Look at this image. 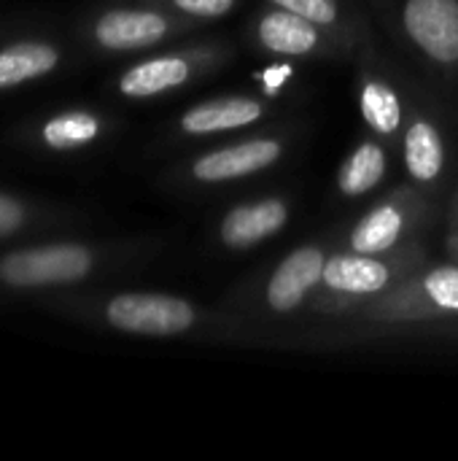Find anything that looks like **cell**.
<instances>
[{
    "label": "cell",
    "instance_id": "cell-1",
    "mask_svg": "<svg viewBox=\"0 0 458 461\" xmlns=\"http://www.w3.org/2000/svg\"><path fill=\"white\" fill-rule=\"evenodd\" d=\"M424 267V254L418 251H394L389 254H335L327 259L324 278H321V297L316 300L319 308L327 311H351L356 313L373 297L389 292L402 278Z\"/></svg>",
    "mask_w": 458,
    "mask_h": 461
},
{
    "label": "cell",
    "instance_id": "cell-2",
    "mask_svg": "<svg viewBox=\"0 0 458 461\" xmlns=\"http://www.w3.org/2000/svg\"><path fill=\"white\" fill-rule=\"evenodd\" d=\"M359 316L373 321H424L458 316V262L421 267L389 292L364 303Z\"/></svg>",
    "mask_w": 458,
    "mask_h": 461
},
{
    "label": "cell",
    "instance_id": "cell-3",
    "mask_svg": "<svg viewBox=\"0 0 458 461\" xmlns=\"http://www.w3.org/2000/svg\"><path fill=\"white\" fill-rule=\"evenodd\" d=\"M105 316L116 330L148 338L184 335L197 324L194 305L167 294H119L108 303Z\"/></svg>",
    "mask_w": 458,
    "mask_h": 461
},
{
    "label": "cell",
    "instance_id": "cell-4",
    "mask_svg": "<svg viewBox=\"0 0 458 461\" xmlns=\"http://www.w3.org/2000/svg\"><path fill=\"white\" fill-rule=\"evenodd\" d=\"M92 270V254L81 246H46L11 254L0 262V278L11 286L70 284Z\"/></svg>",
    "mask_w": 458,
    "mask_h": 461
},
{
    "label": "cell",
    "instance_id": "cell-5",
    "mask_svg": "<svg viewBox=\"0 0 458 461\" xmlns=\"http://www.w3.org/2000/svg\"><path fill=\"white\" fill-rule=\"evenodd\" d=\"M402 22L429 59L458 62V0H405Z\"/></svg>",
    "mask_w": 458,
    "mask_h": 461
},
{
    "label": "cell",
    "instance_id": "cell-6",
    "mask_svg": "<svg viewBox=\"0 0 458 461\" xmlns=\"http://www.w3.org/2000/svg\"><path fill=\"white\" fill-rule=\"evenodd\" d=\"M327 267V254L319 246L294 249L267 281V305L275 313L297 311L313 292L321 286Z\"/></svg>",
    "mask_w": 458,
    "mask_h": 461
},
{
    "label": "cell",
    "instance_id": "cell-7",
    "mask_svg": "<svg viewBox=\"0 0 458 461\" xmlns=\"http://www.w3.org/2000/svg\"><path fill=\"white\" fill-rule=\"evenodd\" d=\"M283 154V143L275 138H254L235 146H224L216 151L202 154L192 165V176L202 184H219L243 178L251 173H259L270 165H275Z\"/></svg>",
    "mask_w": 458,
    "mask_h": 461
},
{
    "label": "cell",
    "instance_id": "cell-8",
    "mask_svg": "<svg viewBox=\"0 0 458 461\" xmlns=\"http://www.w3.org/2000/svg\"><path fill=\"white\" fill-rule=\"evenodd\" d=\"M416 211V197L397 194L375 208H370L359 224L348 235V251L356 254H391L400 249V240L410 224V216Z\"/></svg>",
    "mask_w": 458,
    "mask_h": 461
},
{
    "label": "cell",
    "instance_id": "cell-9",
    "mask_svg": "<svg viewBox=\"0 0 458 461\" xmlns=\"http://www.w3.org/2000/svg\"><path fill=\"white\" fill-rule=\"evenodd\" d=\"M289 221V205L278 197L254 200L235 205L219 227L221 243L232 251H243L256 246L259 240L281 232Z\"/></svg>",
    "mask_w": 458,
    "mask_h": 461
},
{
    "label": "cell",
    "instance_id": "cell-10",
    "mask_svg": "<svg viewBox=\"0 0 458 461\" xmlns=\"http://www.w3.org/2000/svg\"><path fill=\"white\" fill-rule=\"evenodd\" d=\"M170 24L157 11H135V8H119L100 16L94 35L105 49L127 51V49H143L154 46L167 35Z\"/></svg>",
    "mask_w": 458,
    "mask_h": 461
},
{
    "label": "cell",
    "instance_id": "cell-11",
    "mask_svg": "<svg viewBox=\"0 0 458 461\" xmlns=\"http://www.w3.org/2000/svg\"><path fill=\"white\" fill-rule=\"evenodd\" d=\"M262 116H265V105L259 100L229 95V97L205 100L189 108L181 116V130L189 135H213V132H227V130L254 124Z\"/></svg>",
    "mask_w": 458,
    "mask_h": 461
},
{
    "label": "cell",
    "instance_id": "cell-12",
    "mask_svg": "<svg viewBox=\"0 0 458 461\" xmlns=\"http://www.w3.org/2000/svg\"><path fill=\"white\" fill-rule=\"evenodd\" d=\"M256 38L267 51L286 54V57H302L310 54L319 46V24L292 14L286 8L267 11L256 24Z\"/></svg>",
    "mask_w": 458,
    "mask_h": 461
},
{
    "label": "cell",
    "instance_id": "cell-13",
    "mask_svg": "<svg viewBox=\"0 0 458 461\" xmlns=\"http://www.w3.org/2000/svg\"><path fill=\"white\" fill-rule=\"evenodd\" d=\"M402 151H405V167L413 181L432 184L440 178L445 167V143L440 130L429 119L410 122V127L405 130Z\"/></svg>",
    "mask_w": 458,
    "mask_h": 461
},
{
    "label": "cell",
    "instance_id": "cell-14",
    "mask_svg": "<svg viewBox=\"0 0 458 461\" xmlns=\"http://www.w3.org/2000/svg\"><path fill=\"white\" fill-rule=\"evenodd\" d=\"M189 76H192V62L186 57H154L130 68L121 76L119 89L127 97H154L159 92L181 86Z\"/></svg>",
    "mask_w": 458,
    "mask_h": 461
},
{
    "label": "cell",
    "instance_id": "cell-15",
    "mask_svg": "<svg viewBox=\"0 0 458 461\" xmlns=\"http://www.w3.org/2000/svg\"><path fill=\"white\" fill-rule=\"evenodd\" d=\"M386 176V151L381 143L375 140H364L354 149V154L343 162L340 176H337V186L343 194L348 197H359L367 194L370 189H375Z\"/></svg>",
    "mask_w": 458,
    "mask_h": 461
},
{
    "label": "cell",
    "instance_id": "cell-16",
    "mask_svg": "<svg viewBox=\"0 0 458 461\" xmlns=\"http://www.w3.org/2000/svg\"><path fill=\"white\" fill-rule=\"evenodd\" d=\"M57 49L46 43H16L0 51V86H13L49 73L57 65Z\"/></svg>",
    "mask_w": 458,
    "mask_h": 461
},
{
    "label": "cell",
    "instance_id": "cell-17",
    "mask_svg": "<svg viewBox=\"0 0 458 461\" xmlns=\"http://www.w3.org/2000/svg\"><path fill=\"white\" fill-rule=\"evenodd\" d=\"M359 105H362V116L364 122L378 132V135H394L402 124V105H400V95L378 81V78H367L359 95Z\"/></svg>",
    "mask_w": 458,
    "mask_h": 461
},
{
    "label": "cell",
    "instance_id": "cell-18",
    "mask_svg": "<svg viewBox=\"0 0 458 461\" xmlns=\"http://www.w3.org/2000/svg\"><path fill=\"white\" fill-rule=\"evenodd\" d=\"M100 132V122L92 113H62L54 116L46 127H43V140L51 149H76L84 146L89 140H94Z\"/></svg>",
    "mask_w": 458,
    "mask_h": 461
},
{
    "label": "cell",
    "instance_id": "cell-19",
    "mask_svg": "<svg viewBox=\"0 0 458 461\" xmlns=\"http://www.w3.org/2000/svg\"><path fill=\"white\" fill-rule=\"evenodd\" d=\"M278 8H286L292 14H300L310 22H316L319 27L335 24L340 16V5L337 0H273Z\"/></svg>",
    "mask_w": 458,
    "mask_h": 461
},
{
    "label": "cell",
    "instance_id": "cell-20",
    "mask_svg": "<svg viewBox=\"0 0 458 461\" xmlns=\"http://www.w3.org/2000/svg\"><path fill=\"white\" fill-rule=\"evenodd\" d=\"M173 5L184 14H192V16L219 19L235 8V0H173Z\"/></svg>",
    "mask_w": 458,
    "mask_h": 461
},
{
    "label": "cell",
    "instance_id": "cell-21",
    "mask_svg": "<svg viewBox=\"0 0 458 461\" xmlns=\"http://www.w3.org/2000/svg\"><path fill=\"white\" fill-rule=\"evenodd\" d=\"M19 224H22V208L13 200L0 194V235L13 232Z\"/></svg>",
    "mask_w": 458,
    "mask_h": 461
},
{
    "label": "cell",
    "instance_id": "cell-22",
    "mask_svg": "<svg viewBox=\"0 0 458 461\" xmlns=\"http://www.w3.org/2000/svg\"><path fill=\"white\" fill-rule=\"evenodd\" d=\"M286 76H289V68H270L262 78H265V84H267L270 89H278V86L286 81Z\"/></svg>",
    "mask_w": 458,
    "mask_h": 461
},
{
    "label": "cell",
    "instance_id": "cell-23",
    "mask_svg": "<svg viewBox=\"0 0 458 461\" xmlns=\"http://www.w3.org/2000/svg\"><path fill=\"white\" fill-rule=\"evenodd\" d=\"M448 254L454 257V262H458V230L448 235Z\"/></svg>",
    "mask_w": 458,
    "mask_h": 461
},
{
    "label": "cell",
    "instance_id": "cell-24",
    "mask_svg": "<svg viewBox=\"0 0 458 461\" xmlns=\"http://www.w3.org/2000/svg\"><path fill=\"white\" fill-rule=\"evenodd\" d=\"M456 205H454V213H456V230H458V200H454Z\"/></svg>",
    "mask_w": 458,
    "mask_h": 461
}]
</instances>
